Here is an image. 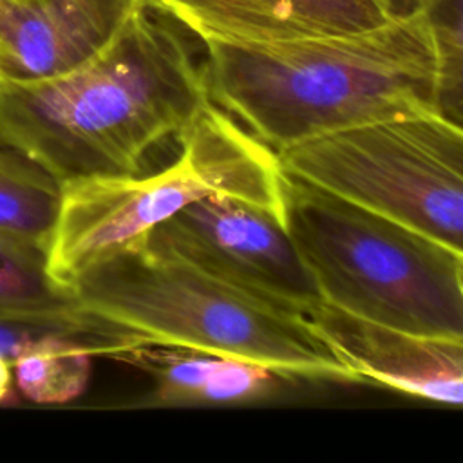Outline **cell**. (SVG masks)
I'll return each mask as SVG.
<instances>
[{"instance_id": "1", "label": "cell", "mask_w": 463, "mask_h": 463, "mask_svg": "<svg viewBox=\"0 0 463 463\" xmlns=\"http://www.w3.org/2000/svg\"><path fill=\"white\" fill-rule=\"evenodd\" d=\"M210 101L203 65L145 4L83 65L49 80H0V141L60 183L141 174L145 156L179 137Z\"/></svg>"}, {"instance_id": "2", "label": "cell", "mask_w": 463, "mask_h": 463, "mask_svg": "<svg viewBox=\"0 0 463 463\" xmlns=\"http://www.w3.org/2000/svg\"><path fill=\"white\" fill-rule=\"evenodd\" d=\"M204 45L210 101L277 154L326 134L430 112L434 52L423 14L349 36Z\"/></svg>"}, {"instance_id": "3", "label": "cell", "mask_w": 463, "mask_h": 463, "mask_svg": "<svg viewBox=\"0 0 463 463\" xmlns=\"http://www.w3.org/2000/svg\"><path fill=\"white\" fill-rule=\"evenodd\" d=\"M71 291L83 313L139 344L221 353L295 378L358 382L304 315L146 248L98 266Z\"/></svg>"}, {"instance_id": "4", "label": "cell", "mask_w": 463, "mask_h": 463, "mask_svg": "<svg viewBox=\"0 0 463 463\" xmlns=\"http://www.w3.org/2000/svg\"><path fill=\"white\" fill-rule=\"evenodd\" d=\"M181 154L154 174L61 183L47 246L49 277L72 286L98 266L146 246L150 233L190 203L232 195L282 213L279 154L208 101L177 137Z\"/></svg>"}, {"instance_id": "5", "label": "cell", "mask_w": 463, "mask_h": 463, "mask_svg": "<svg viewBox=\"0 0 463 463\" xmlns=\"http://www.w3.org/2000/svg\"><path fill=\"white\" fill-rule=\"evenodd\" d=\"M282 217L326 304L405 333L463 336L454 251L289 172Z\"/></svg>"}, {"instance_id": "6", "label": "cell", "mask_w": 463, "mask_h": 463, "mask_svg": "<svg viewBox=\"0 0 463 463\" xmlns=\"http://www.w3.org/2000/svg\"><path fill=\"white\" fill-rule=\"evenodd\" d=\"M286 172L358 201L463 257V130L432 112L279 152Z\"/></svg>"}, {"instance_id": "7", "label": "cell", "mask_w": 463, "mask_h": 463, "mask_svg": "<svg viewBox=\"0 0 463 463\" xmlns=\"http://www.w3.org/2000/svg\"><path fill=\"white\" fill-rule=\"evenodd\" d=\"M145 248L304 317L324 302L282 213L246 199H197L159 224Z\"/></svg>"}, {"instance_id": "8", "label": "cell", "mask_w": 463, "mask_h": 463, "mask_svg": "<svg viewBox=\"0 0 463 463\" xmlns=\"http://www.w3.org/2000/svg\"><path fill=\"white\" fill-rule=\"evenodd\" d=\"M306 318L358 382L463 405V336L405 333L356 318L326 302Z\"/></svg>"}, {"instance_id": "9", "label": "cell", "mask_w": 463, "mask_h": 463, "mask_svg": "<svg viewBox=\"0 0 463 463\" xmlns=\"http://www.w3.org/2000/svg\"><path fill=\"white\" fill-rule=\"evenodd\" d=\"M146 0H0V80L61 76L99 54Z\"/></svg>"}, {"instance_id": "10", "label": "cell", "mask_w": 463, "mask_h": 463, "mask_svg": "<svg viewBox=\"0 0 463 463\" xmlns=\"http://www.w3.org/2000/svg\"><path fill=\"white\" fill-rule=\"evenodd\" d=\"M203 42H289L349 36L391 22L376 0H146Z\"/></svg>"}, {"instance_id": "11", "label": "cell", "mask_w": 463, "mask_h": 463, "mask_svg": "<svg viewBox=\"0 0 463 463\" xmlns=\"http://www.w3.org/2000/svg\"><path fill=\"white\" fill-rule=\"evenodd\" d=\"M154 378L156 405L248 403L269 398L295 376L264 364L221 353L143 344L112 354Z\"/></svg>"}, {"instance_id": "12", "label": "cell", "mask_w": 463, "mask_h": 463, "mask_svg": "<svg viewBox=\"0 0 463 463\" xmlns=\"http://www.w3.org/2000/svg\"><path fill=\"white\" fill-rule=\"evenodd\" d=\"M45 257L43 250L0 241V326L67 333L107 354L139 345L128 335L83 313L72 291L49 277Z\"/></svg>"}, {"instance_id": "13", "label": "cell", "mask_w": 463, "mask_h": 463, "mask_svg": "<svg viewBox=\"0 0 463 463\" xmlns=\"http://www.w3.org/2000/svg\"><path fill=\"white\" fill-rule=\"evenodd\" d=\"M60 197L52 174L0 141V241L47 253Z\"/></svg>"}, {"instance_id": "14", "label": "cell", "mask_w": 463, "mask_h": 463, "mask_svg": "<svg viewBox=\"0 0 463 463\" xmlns=\"http://www.w3.org/2000/svg\"><path fill=\"white\" fill-rule=\"evenodd\" d=\"M96 353L89 342L67 333L33 335L11 354L14 389L38 405L72 402L89 383Z\"/></svg>"}, {"instance_id": "15", "label": "cell", "mask_w": 463, "mask_h": 463, "mask_svg": "<svg viewBox=\"0 0 463 463\" xmlns=\"http://www.w3.org/2000/svg\"><path fill=\"white\" fill-rule=\"evenodd\" d=\"M421 14L434 52L430 112L463 130V0H430Z\"/></svg>"}, {"instance_id": "16", "label": "cell", "mask_w": 463, "mask_h": 463, "mask_svg": "<svg viewBox=\"0 0 463 463\" xmlns=\"http://www.w3.org/2000/svg\"><path fill=\"white\" fill-rule=\"evenodd\" d=\"M391 20H409L423 13L430 0H376Z\"/></svg>"}, {"instance_id": "17", "label": "cell", "mask_w": 463, "mask_h": 463, "mask_svg": "<svg viewBox=\"0 0 463 463\" xmlns=\"http://www.w3.org/2000/svg\"><path fill=\"white\" fill-rule=\"evenodd\" d=\"M14 394V376H13V362L0 349V405L9 403Z\"/></svg>"}, {"instance_id": "18", "label": "cell", "mask_w": 463, "mask_h": 463, "mask_svg": "<svg viewBox=\"0 0 463 463\" xmlns=\"http://www.w3.org/2000/svg\"><path fill=\"white\" fill-rule=\"evenodd\" d=\"M9 2H14V4H18V5H31V4H34L36 0H9Z\"/></svg>"}]
</instances>
